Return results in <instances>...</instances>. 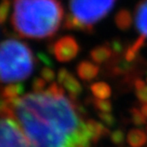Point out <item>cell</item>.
Instances as JSON below:
<instances>
[{"label": "cell", "instance_id": "obj_1", "mask_svg": "<svg viewBox=\"0 0 147 147\" xmlns=\"http://www.w3.org/2000/svg\"><path fill=\"white\" fill-rule=\"evenodd\" d=\"M64 88L52 83L39 93H30L11 103L9 117L22 128L31 147H91L83 111Z\"/></svg>", "mask_w": 147, "mask_h": 147}, {"label": "cell", "instance_id": "obj_2", "mask_svg": "<svg viewBox=\"0 0 147 147\" xmlns=\"http://www.w3.org/2000/svg\"><path fill=\"white\" fill-rule=\"evenodd\" d=\"M11 26L21 37L45 39L59 30L64 9L59 0H13Z\"/></svg>", "mask_w": 147, "mask_h": 147}, {"label": "cell", "instance_id": "obj_3", "mask_svg": "<svg viewBox=\"0 0 147 147\" xmlns=\"http://www.w3.org/2000/svg\"><path fill=\"white\" fill-rule=\"evenodd\" d=\"M36 57L28 44L9 38L0 43V82L23 81L33 74Z\"/></svg>", "mask_w": 147, "mask_h": 147}, {"label": "cell", "instance_id": "obj_4", "mask_svg": "<svg viewBox=\"0 0 147 147\" xmlns=\"http://www.w3.org/2000/svg\"><path fill=\"white\" fill-rule=\"evenodd\" d=\"M117 0H70L64 27L68 30L92 32L94 26L112 11Z\"/></svg>", "mask_w": 147, "mask_h": 147}, {"label": "cell", "instance_id": "obj_5", "mask_svg": "<svg viewBox=\"0 0 147 147\" xmlns=\"http://www.w3.org/2000/svg\"><path fill=\"white\" fill-rule=\"evenodd\" d=\"M0 147H31L22 128L11 117L0 119Z\"/></svg>", "mask_w": 147, "mask_h": 147}, {"label": "cell", "instance_id": "obj_6", "mask_svg": "<svg viewBox=\"0 0 147 147\" xmlns=\"http://www.w3.org/2000/svg\"><path fill=\"white\" fill-rule=\"evenodd\" d=\"M49 51L55 55L58 62L67 63L78 57L80 46L73 36H64L49 46Z\"/></svg>", "mask_w": 147, "mask_h": 147}, {"label": "cell", "instance_id": "obj_7", "mask_svg": "<svg viewBox=\"0 0 147 147\" xmlns=\"http://www.w3.org/2000/svg\"><path fill=\"white\" fill-rule=\"evenodd\" d=\"M57 81L64 88V90L67 91L69 96L73 99L78 98L83 91L80 82L78 80V78L65 68H62L58 71Z\"/></svg>", "mask_w": 147, "mask_h": 147}, {"label": "cell", "instance_id": "obj_8", "mask_svg": "<svg viewBox=\"0 0 147 147\" xmlns=\"http://www.w3.org/2000/svg\"><path fill=\"white\" fill-rule=\"evenodd\" d=\"M85 124H86L87 131L93 143H98L101 139L110 135L109 129L101 121H98L93 119H88L85 120Z\"/></svg>", "mask_w": 147, "mask_h": 147}, {"label": "cell", "instance_id": "obj_9", "mask_svg": "<svg viewBox=\"0 0 147 147\" xmlns=\"http://www.w3.org/2000/svg\"><path fill=\"white\" fill-rule=\"evenodd\" d=\"M99 67L96 63L89 60H82L76 65V74L81 80L89 82L94 80L98 76Z\"/></svg>", "mask_w": 147, "mask_h": 147}, {"label": "cell", "instance_id": "obj_10", "mask_svg": "<svg viewBox=\"0 0 147 147\" xmlns=\"http://www.w3.org/2000/svg\"><path fill=\"white\" fill-rule=\"evenodd\" d=\"M113 49L109 43H104L93 48L90 51V58L96 64H104L112 59Z\"/></svg>", "mask_w": 147, "mask_h": 147}, {"label": "cell", "instance_id": "obj_11", "mask_svg": "<svg viewBox=\"0 0 147 147\" xmlns=\"http://www.w3.org/2000/svg\"><path fill=\"white\" fill-rule=\"evenodd\" d=\"M135 24L140 36L147 39V0H142L138 4L135 11Z\"/></svg>", "mask_w": 147, "mask_h": 147}, {"label": "cell", "instance_id": "obj_12", "mask_svg": "<svg viewBox=\"0 0 147 147\" xmlns=\"http://www.w3.org/2000/svg\"><path fill=\"white\" fill-rule=\"evenodd\" d=\"M24 94V86L19 83V82H14V83H9L3 87L1 91H0V96L1 98L7 101L8 103L13 102L19 98L20 96H23Z\"/></svg>", "mask_w": 147, "mask_h": 147}, {"label": "cell", "instance_id": "obj_13", "mask_svg": "<svg viewBox=\"0 0 147 147\" xmlns=\"http://www.w3.org/2000/svg\"><path fill=\"white\" fill-rule=\"evenodd\" d=\"M126 142L130 147H143L147 143V133L142 128H133L126 135Z\"/></svg>", "mask_w": 147, "mask_h": 147}, {"label": "cell", "instance_id": "obj_14", "mask_svg": "<svg viewBox=\"0 0 147 147\" xmlns=\"http://www.w3.org/2000/svg\"><path fill=\"white\" fill-rule=\"evenodd\" d=\"M115 23L120 31H128L131 28L132 23H133V17H132L131 11L127 9L119 10L115 16Z\"/></svg>", "mask_w": 147, "mask_h": 147}, {"label": "cell", "instance_id": "obj_15", "mask_svg": "<svg viewBox=\"0 0 147 147\" xmlns=\"http://www.w3.org/2000/svg\"><path fill=\"white\" fill-rule=\"evenodd\" d=\"M90 90L93 96L99 99H109L112 95L111 86L104 81L94 82L90 85Z\"/></svg>", "mask_w": 147, "mask_h": 147}, {"label": "cell", "instance_id": "obj_16", "mask_svg": "<svg viewBox=\"0 0 147 147\" xmlns=\"http://www.w3.org/2000/svg\"><path fill=\"white\" fill-rule=\"evenodd\" d=\"M145 40H146V38L144 36H140V37H138L130 46L127 47V48L125 49L124 53H123V55H124V59L129 61V62H133L137 58L140 49L144 46Z\"/></svg>", "mask_w": 147, "mask_h": 147}, {"label": "cell", "instance_id": "obj_17", "mask_svg": "<svg viewBox=\"0 0 147 147\" xmlns=\"http://www.w3.org/2000/svg\"><path fill=\"white\" fill-rule=\"evenodd\" d=\"M135 95L142 104L147 103V83L142 78H136L134 80Z\"/></svg>", "mask_w": 147, "mask_h": 147}, {"label": "cell", "instance_id": "obj_18", "mask_svg": "<svg viewBox=\"0 0 147 147\" xmlns=\"http://www.w3.org/2000/svg\"><path fill=\"white\" fill-rule=\"evenodd\" d=\"M130 115H131V121L135 126H137L139 128L146 127L147 126V117L142 113L140 109L133 107L130 110Z\"/></svg>", "mask_w": 147, "mask_h": 147}, {"label": "cell", "instance_id": "obj_19", "mask_svg": "<svg viewBox=\"0 0 147 147\" xmlns=\"http://www.w3.org/2000/svg\"><path fill=\"white\" fill-rule=\"evenodd\" d=\"M91 104L98 112H106L110 113L113 110V105L109 99H99V98H91Z\"/></svg>", "mask_w": 147, "mask_h": 147}, {"label": "cell", "instance_id": "obj_20", "mask_svg": "<svg viewBox=\"0 0 147 147\" xmlns=\"http://www.w3.org/2000/svg\"><path fill=\"white\" fill-rule=\"evenodd\" d=\"M109 136H110L111 142H113V144L117 146H122L126 140L125 133L121 129H116V130H114L113 132H111Z\"/></svg>", "mask_w": 147, "mask_h": 147}, {"label": "cell", "instance_id": "obj_21", "mask_svg": "<svg viewBox=\"0 0 147 147\" xmlns=\"http://www.w3.org/2000/svg\"><path fill=\"white\" fill-rule=\"evenodd\" d=\"M11 11L10 0H1L0 2V25L5 24Z\"/></svg>", "mask_w": 147, "mask_h": 147}, {"label": "cell", "instance_id": "obj_22", "mask_svg": "<svg viewBox=\"0 0 147 147\" xmlns=\"http://www.w3.org/2000/svg\"><path fill=\"white\" fill-rule=\"evenodd\" d=\"M98 117L100 121L107 126V127H113L116 124V117L110 113L106 112H98Z\"/></svg>", "mask_w": 147, "mask_h": 147}, {"label": "cell", "instance_id": "obj_23", "mask_svg": "<svg viewBox=\"0 0 147 147\" xmlns=\"http://www.w3.org/2000/svg\"><path fill=\"white\" fill-rule=\"evenodd\" d=\"M46 84H47V81L45 79H43L41 76L40 78H34L33 82H32V89H33V92L34 93L43 92V91L46 89Z\"/></svg>", "mask_w": 147, "mask_h": 147}, {"label": "cell", "instance_id": "obj_24", "mask_svg": "<svg viewBox=\"0 0 147 147\" xmlns=\"http://www.w3.org/2000/svg\"><path fill=\"white\" fill-rule=\"evenodd\" d=\"M40 76L43 79H45L47 82H53L55 78V73L52 68L49 66H45L41 69L40 71Z\"/></svg>", "mask_w": 147, "mask_h": 147}, {"label": "cell", "instance_id": "obj_25", "mask_svg": "<svg viewBox=\"0 0 147 147\" xmlns=\"http://www.w3.org/2000/svg\"><path fill=\"white\" fill-rule=\"evenodd\" d=\"M9 116L10 115V106L4 99H0V116Z\"/></svg>", "mask_w": 147, "mask_h": 147}, {"label": "cell", "instance_id": "obj_26", "mask_svg": "<svg viewBox=\"0 0 147 147\" xmlns=\"http://www.w3.org/2000/svg\"><path fill=\"white\" fill-rule=\"evenodd\" d=\"M38 57H39V59L42 61V62L46 63L47 66H51L52 65L51 60L49 59V57H47V55L43 54V53H39V54H38Z\"/></svg>", "mask_w": 147, "mask_h": 147}, {"label": "cell", "instance_id": "obj_27", "mask_svg": "<svg viewBox=\"0 0 147 147\" xmlns=\"http://www.w3.org/2000/svg\"><path fill=\"white\" fill-rule=\"evenodd\" d=\"M121 147H127V146H121ZM129 147H130V146H129Z\"/></svg>", "mask_w": 147, "mask_h": 147}, {"label": "cell", "instance_id": "obj_28", "mask_svg": "<svg viewBox=\"0 0 147 147\" xmlns=\"http://www.w3.org/2000/svg\"><path fill=\"white\" fill-rule=\"evenodd\" d=\"M146 83H147V76H146Z\"/></svg>", "mask_w": 147, "mask_h": 147}, {"label": "cell", "instance_id": "obj_29", "mask_svg": "<svg viewBox=\"0 0 147 147\" xmlns=\"http://www.w3.org/2000/svg\"><path fill=\"white\" fill-rule=\"evenodd\" d=\"M146 147H147V146H146Z\"/></svg>", "mask_w": 147, "mask_h": 147}]
</instances>
